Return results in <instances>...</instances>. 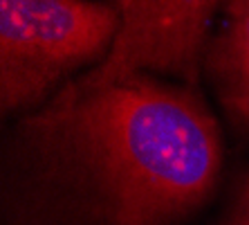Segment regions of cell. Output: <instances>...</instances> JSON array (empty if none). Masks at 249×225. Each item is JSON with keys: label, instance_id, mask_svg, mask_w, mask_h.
Here are the masks:
<instances>
[{"label": "cell", "instance_id": "cell-1", "mask_svg": "<svg viewBox=\"0 0 249 225\" xmlns=\"http://www.w3.org/2000/svg\"><path fill=\"white\" fill-rule=\"evenodd\" d=\"M222 167L215 117L191 86L133 75L70 81L14 128L5 225H180Z\"/></svg>", "mask_w": 249, "mask_h": 225}, {"label": "cell", "instance_id": "cell-2", "mask_svg": "<svg viewBox=\"0 0 249 225\" xmlns=\"http://www.w3.org/2000/svg\"><path fill=\"white\" fill-rule=\"evenodd\" d=\"M119 29L117 0H0L2 113L43 106L68 75L101 63Z\"/></svg>", "mask_w": 249, "mask_h": 225}, {"label": "cell", "instance_id": "cell-5", "mask_svg": "<svg viewBox=\"0 0 249 225\" xmlns=\"http://www.w3.org/2000/svg\"><path fill=\"white\" fill-rule=\"evenodd\" d=\"M227 225H249V183L245 185L240 198H238L236 205H233L231 216H229Z\"/></svg>", "mask_w": 249, "mask_h": 225}, {"label": "cell", "instance_id": "cell-4", "mask_svg": "<svg viewBox=\"0 0 249 225\" xmlns=\"http://www.w3.org/2000/svg\"><path fill=\"white\" fill-rule=\"evenodd\" d=\"M222 16L207 41L202 70L225 110L249 131V0H225Z\"/></svg>", "mask_w": 249, "mask_h": 225}, {"label": "cell", "instance_id": "cell-3", "mask_svg": "<svg viewBox=\"0 0 249 225\" xmlns=\"http://www.w3.org/2000/svg\"><path fill=\"white\" fill-rule=\"evenodd\" d=\"M122 29L108 57L76 77V86H104L133 75H168L196 86L209 23L225 0H117Z\"/></svg>", "mask_w": 249, "mask_h": 225}]
</instances>
